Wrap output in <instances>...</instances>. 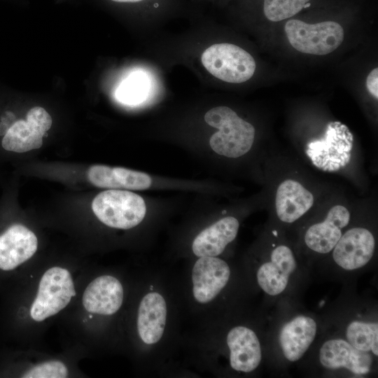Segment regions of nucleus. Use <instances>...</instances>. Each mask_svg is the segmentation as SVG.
I'll return each mask as SVG.
<instances>
[{
  "instance_id": "f257e3e1",
  "label": "nucleus",
  "mask_w": 378,
  "mask_h": 378,
  "mask_svg": "<svg viewBox=\"0 0 378 378\" xmlns=\"http://www.w3.org/2000/svg\"><path fill=\"white\" fill-rule=\"evenodd\" d=\"M204 120L209 125L218 130L209 140L211 148L217 154L235 158L251 149L254 141L255 128L230 108L214 107L206 113Z\"/></svg>"
},
{
  "instance_id": "f03ea898",
  "label": "nucleus",
  "mask_w": 378,
  "mask_h": 378,
  "mask_svg": "<svg viewBox=\"0 0 378 378\" xmlns=\"http://www.w3.org/2000/svg\"><path fill=\"white\" fill-rule=\"evenodd\" d=\"M92 209L102 223L122 230L138 225L146 213L145 202L140 195L117 189L99 193L92 201Z\"/></svg>"
},
{
  "instance_id": "7ed1b4c3",
  "label": "nucleus",
  "mask_w": 378,
  "mask_h": 378,
  "mask_svg": "<svg viewBox=\"0 0 378 378\" xmlns=\"http://www.w3.org/2000/svg\"><path fill=\"white\" fill-rule=\"evenodd\" d=\"M284 29L290 45L299 52L307 54H329L344 40L342 27L333 21L309 24L300 20H289Z\"/></svg>"
},
{
  "instance_id": "20e7f679",
  "label": "nucleus",
  "mask_w": 378,
  "mask_h": 378,
  "mask_svg": "<svg viewBox=\"0 0 378 378\" xmlns=\"http://www.w3.org/2000/svg\"><path fill=\"white\" fill-rule=\"evenodd\" d=\"M205 69L216 78L227 83H240L254 74L253 57L241 48L231 43L214 44L202 55Z\"/></svg>"
},
{
  "instance_id": "39448f33",
  "label": "nucleus",
  "mask_w": 378,
  "mask_h": 378,
  "mask_svg": "<svg viewBox=\"0 0 378 378\" xmlns=\"http://www.w3.org/2000/svg\"><path fill=\"white\" fill-rule=\"evenodd\" d=\"M75 295L70 272L59 267L50 268L41 277L30 316L36 321H42L66 307Z\"/></svg>"
},
{
  "instance_id": "423d86ee",
  "label": "nucleus",
  "mask_w": 378,
  "mask_h": 378,
  "mask_svg": "<svg viewBox=\"0 0 378 378\" xmlns=\"http://www.w3.org/2000/svg\"><path fill=\"white\" fill-rule=\"evenodd\" d=\"M353 140L346 126L331 122L323 138L307 145L306 153L316 167L326 172L338 171L350 161Z\"/></svg>"
},
{
  "instance_id": "0eeeda50",
  "label": "nucleus",
  "mask_w": 378,
  "mask_h": 378,
  "mask_svg": "<svg viewBox=\"0 0 378 378\" xmlns=\"http://www.w3.org/2000/svg\"><path fill=\"white\" fill-rule=\"evenodd\" d=\"M230 269L217 256L200 257L190 272L191 295L195 302L206 305L213 302L229 281Z\"/></svg>"
},
{
  "instance_id": "6e6552de",
  "label": "nucleus",
  "mask_w": 378,
  "mask_h": 378,
  "mask_svg": "<svg viewBox=\"0 0 378 378\" xmlns=\"http://www.w3.org/2000/svg\"><path fill=\"white\" fill-rule=\"evenodd\" d=\"M52 122L51 116L43 108L35 106L27 112V120H18L8 130L2 139V146L15 153L39 148Z\"/></svg>"
},
{
  "instance_id": "1a4fd4ad",
  "label": "nucleus",
  "mask_w": 378,
  "mask_h": 378,
  "mask_svg": "<svg viewBox=\"0 0 378 378\" xmlns=\"http://www.w3.org/2000/svg\"><path fill=\"white\" fill-rule=\"evenodd\" d=\"M168 302L162 293L150 290L141 298L137 310L136 330L142 343L153 347L163 338L168 321Z\"/></svg>"
},
{
  "instance_id": "9d476101",
  "label": "nucleus",
  "mask_w": 378,
  "mask_h": 378,
  "mask_svg": "<svg viewBox=\"0 0 378 378\" xmlns=\"http://www.w3.org/2000/svg\"><path fill=\"white\" fill-rule=\"evenodd\" d=\"M374 246V238L368 230L351 228L341 236L333 248V259L343 269L356 270L370 261Z\"/></svg>"
},
{
  "instance_id": "9b49d317",
  "label": "nucleus",
  "mask_w": 378,
  "mask_h": 378,
  "mask_svg": "<svg viewBox=\"0 0 378 378\" xmlns=\"http://www.w3.org/2000/svg\"><path fill=\"white\" fill-rule=\"evenodd\" d=\"M123 298L124 290L120 281L111 275H102L86 287L82 302L88 312L110 316L120 309Z\"/></svg>"
},
{
  "instance_id": "f8f14e48",
  "label": "nucleus",
  "mask_w": 378,
  "mask_h": 378,
  "mask_svg": "<svg viewBox=\"0 0 378 378\" xmlns=\"http://www.w3.org/2000/svg\"><path fill=\"white\" fill-rule=\"evenodd\" d=\"M319 360L326 368H344L358 375L368 373L372 363L368 351H360L341 339L326 342L321 347Z\"/></svg>"
},
{
  "instance_id": "ddd939ff",
  "label": "nucleus",
  "mask_w": 378,
  "mask_h": 378,
  "mask_svg": "<svg viewBox=\"0 0 378 378\" xmlns=\"http://www.w3.org/2000/svg\"><path fill=\"white\" fill-rule=\"evenodd\" d=\"M37 245L32 231L22 225H12L0 235V269H15L32 257Z\"/></svg>"
},
{
  "instance_id": "4468645a",
  "label": "nucleus",
  "mask_w": 378,
  "mask_h": 378,
  "mask_svg": "<svg viewBox=\"0 0 378 378\" xmlns=\"http://www.w3.org/2000/svg\"><path fill=\"white\" fill-rule=\"evenodd\" d=\"M231 368L238 372H250L255 370L262 358L259 340L251 329L238 326L227 335Z\"/></svg>"
},
{
  "instance_id": "2eb2a0df",
  "label": "nucleus",
  "mask_w": 378,
  "mask_h": 378,
  "mask_svg": "<svg viewBox=\"0 0 378 378\" xmlns=\"http://www.w3.org/2000/svg\"><path fill=\"white\" fill-rule=\"evenodd\" d=\"M296 267L291 250L286 246H279L272 252L271 261L262 264L258 270V283L266 293L276 295L284 290Z\"/></svg>"
},
{
  "instance_id": "dca6fc26",
  "label": "nucleus",
  "mask_w": 378,
  "mask_h": 378,
  "mask_svg": "<svg viewBox=\"0 0 378 378\" xmlns=\"http://www.w3.org/2000/svg\"><path fill=\"white\" fill-rule=\"evenodd\" d=\"M350 214L342 205H335L328 211L326 219L312 225L307 231L304 241L312 250L327 253L332 251L342 236L341 229L349 222Z\"/></svg>"
},
{
  "instance_id": "f3484780",
  "label": "nucleus",
  "mask_w": 378,
  "mask_h": 378,
  "mask_svg": "<svg viewBox=\"0 0 378 378\" xmlns=\"http://www.w3.org/2000/svg\"><path fill=\"white\" fill-rule=\"evenodd\" d=\"M239 223L232 216L223 218L202 230L193 239L192 251L198 258L218 256L236 237Z\"/></svg>"
},
{
  "instance_id": "a211bd4d",
  "label": "nucleus",
  "mask_w": 378,
  "mask_h": 378,
  "mask_svg": "<svg viewBox=\"0 0 378 378\" xmlns=\"http://www.w3.org/2000/svg\"><path fill=\"white\" fill-rule=\"evenodd\" d=\"M88 177L94 186L108 189L146 190L152 183L151 177L146 173L104 164L91 166Z\"/></svg>"
},
{
  "instance_id": "6ab92c4d",
  "label": "nucleus",
  "mask_w": 378,
  "mask_h": 378,
  "mask_svg": "<svg viewBox=\"0 0 378 378\" xmlns=\"http://www.w3.org/2000/svg\"><path fill=\"white\" fill-rule=\"evenodd\" d=\"M316 332L314 320L305 316H298L281 328L279 344L286 358L299 360L314 341Z\"/></svg>"
},
{
  "instance_id": "aec40b11",
  "label": "nucleus",
  "mask_w": 378,
  "mask_h": 378,
  "mask_svg": "<svg viewBox=\"0 0 378 378\" xmlns=\"http://www.w3.org/2000/svg\"><path fill=\"white\" fill-rule=\"evenodd\" d=\"M313 195L299 182L288 179L278 187L275 205L279 218L293 223L304 215L313 205Z\"/></svg>"
},
{
  "instance_id": "412c9836",
  "label": "nucleus",
  "mask_w": 378,
  "mask_h": 378,
  "mask_svg": "<svg viewBox=\"0 0 378 378\" xmlns=\"http://www.w3.org/2000/svg\"><path fill=\"white\" fill-rule=\"evenodd\" d=\"M150 80L142 71L130 74L119 85L115 91L118 101L128 106L144 102L149 94Z\"/></svg>"
},
{
  "instance_id": "4be33fe9",
  "label": "nucleus",
  "mask_w": 378,
  "mask_h": 378,
  "mask_svg": "<svg viewBox=\"0 0 378 378\" xmlns=\"http://www.w3.org/2000/svg\"><path fill=\"white\" fill-rule=\"evenodd\" d=\"M346 335L348 342L355 348L363 351H372L374 354L378 355L377 323L353 321L348 326Z\"/></svg>"
},
{
  "instance_id": "5701e85b",
  "label": "nucleus",
  "mask_w": 378,
  "mask_h": 378,
  "mask_svg": "<svg viewBox=\"0 0 378 378\" xmlns=\"http://www.w3.org/2000/svg\"><path fill=\"white\" fill-rule=\"evenodd\" d=\"M310 0H263V11L267 20L279 22L299 13Z\"/></svg>"
},
{
  "instance_id": "b1692460",
  "label": "nucleus",
  "mask_w": 378,
  "mask_h": 378,
  "mask_svg": "<svg viewBox=\"0 0 378 378\" xmlns=\"http://www.w3.org/2000/svg\"><path fill=\"white\" fill-rule=\"evenodd\" d=\"M68 370L59 360H50L38 364L28 370L22 377L25 378H65Z\"/></svg>"
},
{
  "instance_id": "393cba45",
  "label": "nucleus",
  "mask_w": 378,
  "mask_h": 378,
  "mask_svg": "<svg viewBox=\"0 0 378 378\" xmlns=\"http://www.w3.org/2000/svg\"><path fill=\"white\" fill-rule=\"evenodd\" d=\"M366 86L369 92L377 99L378 98V69L371 71L366 79Z\"/></svg>"
},
{
  "instance_id": "a878e982",
  "label": "nucleus",
  "mask_w": 378,
  "mask_h": 378,
  "mask_svg": "<svg viewBox=\"0 0 378 378\" xmlns=\"http://www.w3.org/2000/svg\"><path fill=\"white\" fill-rule=\"evenodd\" d=\"M116 2H139L143 0H111Z\"/></svg>"
}]
</instances>
